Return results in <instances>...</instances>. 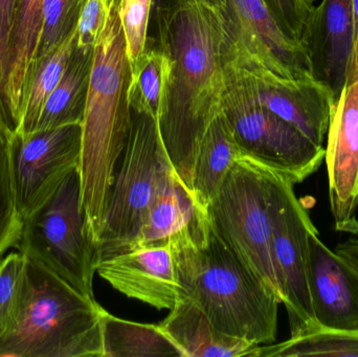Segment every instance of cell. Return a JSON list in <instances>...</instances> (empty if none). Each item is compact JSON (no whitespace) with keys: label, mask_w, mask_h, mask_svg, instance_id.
I'll return each mask as SVG.
<instances>
[{"label":"cell","mask_w":358,"mask_h":357,"mask_svg":"<svg viewBox=\"0 0 358 357\" xmlns=\"http://www.w3.org/2000/svg\"><path fill=\"white\" fill-rule=\"evenodd\" d=\"M104 357H182L159 325L142 324L105 314Z\"/></svg>","instance_id":"cell-22"},{"label":"cell","mask_w":358,"mask_h":357,"mask_svg":"<svg viewBox=\"0 0 358 357\" xmlns=\"http://www.w3.org/2000/svg\"><path fill=\"white\" fill-rule=\"evenodd\" d=\"M131 66L119 14L113 0L108 21L94 48L87 103L82 123L79 172L85 230L96 249L107 201L131 125L128 99Z\"/></svg>","instance_id":"cell-3"},{"label":"cell","mask_w":358,"mask_h":357,"mask_svg":"<svg viewBox=\"0 0 358 357\" xmlns=\"http://www.w3.org/2000/svg\"><path fill=\"white\" fill-rule=\"evenodd\" d=\"M327 136L325 161L334 228L358 235V80L344 88L334 105Z\"/></svg>","instance_id":"cell-13"},{"label":"cell","mask_w":358,"mask_h":357,"mask_svg":"<svg viewBox=\"0 0 358 357\" xmlns=\"http://www.w3.org/2000/svg\"><path fill=\"white\" fill-rule=\"evenodd\" d=\"M224 13L229 54L240 66L283 78L313 77L304 46L283 31L265 0H224Z\"/></svg>","instance_id":"cell-11"},{"label":"cell","mask_w":358,"mask_h":357,"mask_svg":"<svg viewBox=\"0 0 358 357\" xmlns=\"http://www.w3.org/2000/svg\"><path fill=\"white\" fill-rule=\"evenodd\" d=\"M86 2L87 0H44L36 61L60 48L77 31Z\"/></svg>","instance_id":"cell-26"},{"label":"cell","mask_w":358,"mask_h":357,"mask_svg":"<svg viewBox=\"0 0 358 357\" xmlns=\"http://www.w3.org/2000/svg\"><path fill=\"white\" fill-rule=\"evenodd\" d=\"M310 291L317 328L358 331V272L327 247L317 228L309 234Z\"/></svg>","instance_id":"cell-16"},{"label":"cell","mask_w":358,"mask_h":357,"mask_svg":"<svg viewBox=\"0 0 358 357\" xmlns=\"http://www.w3.org/2000/svg\"><path fill=\"white\" fill-rule=\"evenodd\" d=\"M311 75L331 92L336 103L348 84L353 48V0H322L302 36Z\"/></svg>","instance_id":"cell-15"},{"label":"cell","mask_w":358,"mask_h":357,"mask_svg":"<svg viewBox=\"0 0 358 357\" xmlns=\"http://www.w3.org/2000/svg\"><path fill=\"white\" fill-rule=\"evenodd\" d=\"M178 1H179V0H153L152 10H151V18L155 17V15L159 14V13H161L162 10L169 8L172 4L176 3ZM206 1L210 2V3L213 4H216V6L224 8V0H206Z\"/></svg>","instance_id":"cell-35"},{"label":"cell","mask_w":358,"mask_h":357,"mask_svg":"<svg viewBox=\"0 0 358 357\" xmlns=\"http://www.w3.org/2000/svg\"><path fill=\"white\" fill-rule=\"evenodd\" d=\"M105 1L107 2L108 4H111V2H113V0H105Z\"/></svg>","instance_id":"cell-38"},{"label":"cell","mask_w":358,"mask_h":357,"mask_svg":"<svg viewBox=\"0 0 358 357\" xmlns=\"http://www.w3.org/2000/svg\"><path fill=\"white\" fill-rule=\"evenodd\" d=\"M334 251L358 272V239L349 238L345 242L338 245Z\"/></svg>","instance_id":"cell-34"},{"label":"cell","mask_w":358,"mask_h":357,"mask_svg":"<svg viewBox=\"0 0 358 357\" xmlns=\"http://www.w3.org/2000/svg\"><path fill=\"white\" fill-rule=\"evenodd\" d=\"M23 264L19 252L0 260V341L12 333L18 319Z\"/></svg>","instance_id":"cell-28"},{"label":"cell","mask_w":358,"mask_h":357,"mask_svg":"<svg viewBox=\"0 0 358 357\" xmlns=\"http://www.w3.org/2000/svg\"><path fill=\"white\" fill-rule=\"evenodd\" d=\"M305 1H306L307 3L310 4V6H313V1H315V0H305Z\"/></svg>","instance_id":"cell-37"},{"label":"cell","mask_w":358,"mask_h":357,"mask_svg":"<svg viewBox=\"0 0 358 357\" xmlns=\"http://www.w3.org/2000/svg\"><path fill=\"white\" fill-rule=\"evenodd\" d=\"M206 211L225 245L283 304V284L273 255L267 168L240 156Z\"/></svg>","instance_id":"cell-5"},{"label":"cell","mask_w":358,"mask_h":357,"mask_svg":"<svg viewBox=\"0 0 358 357\" xmlns=\"http://www.w3.org/2000/svg\"><path fill=\"white\" fill-rule=\"evenodd\" d=\"M94 48L76 45L58 85L44 105L36 130L83 123ZM35 130V131H36Z\"/></svg>","instance_id":"cell-21"},{"label":"cell","mask_w":358,"mask_h":357,"mask_svg":"<svg viewBox=\"0 0 358 357\" xmlns=\"http://www.w3.org/2000/svg\"><path fill=\"white\" fill-rule=\"evenodd\" d=\"M44 0H19L10 43V68L2 96L6 121L12 131L18 128L25 92L37 57Z\"/></svg>","instance_id":"cell-18"},{"label":"cell","mask_w":358,"mask_h":357,"mask_svg":"<svg viewBox=\"0 0 358 357\" xmlns=\"http://www.w3.org/2000/svg\"><path fill=\"white\" fill-rule=\"evenodd\" d=\"M153 0H119V14L123 25L130 66H134L148 44Z\"/></svg>","instance_id":"cell-29"},{"label":"cell","mask_w":358,"mask_h":357,"mask_svg":"<svg viewBox=\"0 0 358 357\" xmlns=\"http://www.w3.org/2000/svg\"><path fill=\"white\" fill-rule=\"evenodd\" d=\"M242 85L254 102L298 128L324 146L336 100L315 78H283L264 71L244 68L229 57Z\"/></svg>","instance_id":"cell-12"},{"label":"cell","mask_w":358,"mask_h":357,"mask_svg":"<svg viewBox=\"0 0 358 357\" xmlns=\"http://www.w3.org/2000/svg\"><path fill=\"white\" fill-rule=\"evenodd\" d=\"M358 357V331L317 328L279 344L260 346L257 357Z\"/></svg>","instance_id":"cell-25"},{"label":"cell","mask_w":358,"mask_h":357,"mask_svg":"<svg viewBox=\"0 0 358 357\" xmlns=\"http://www.w3.org/2000/svg\"><path fill=\"white\" fill-rule=\"evenodd\" d=\"M239 157L233 128L221 111L206 129L194 165L192 195L201 209L206 211Z\"/></svg>","instance_id":"cell-20"},{"label":"cell","mask_w":358,"mask_h":357,"mask_svg":"<svg viewBox=\"0 0 358 357\" xmlns=\"http://www.w3.org/2000/svg\"><path fill=\"white\" fill-rule=\"evenodd\" d=\"M268 170L273 249L284 289L292 335L317 328L310 291L309 234L315 228L308 211L296 197L294 184Z\"/></svg>","instance_id":"cell-9"},{"label":"cell","mask_w":358,"mask_h":357,"mask_svg":"<svg viewBox=\"0 0 358 357\" xmlns=\"http://www.w3.org/2000/svg\"><path fill=\"white\" fill-rule=\"evenodd\" d=\"M13 136V134H12ZM0 138V260L10 249H17L22 217L17 209L10 170V138Z\"/></svg>","instance_id":"cell-27"},{"label":"cell","mask_w":358,"mask_h":357,"mask_svg":"<svg viewBox=\"0 0 358 357\" xmlns=\"http://www.w3.org/2000/svg\"><path fill=\"white\" fill-rule=\"evenodd\" d=\"M17 249L94 298L96 261L86 234L79 168L63 180L43 205L23 218Z\"/></svg>","instance_id":"cell-6"},{"label":"cell","mask_w":358,"mask_h":357,"mask_svg":"<svg viewBox=\"0 0 358 357\" xmlns=\"http://www.w3.org/2000/svg\"><path fill=\"white\" fill-rule=\"evenodd\" d=\"M222 112L231 124L240 156L283 174L298 184L325 159V147L252 101L227 54Z\"/></svg>","instance_id":"cell-8"},{"label":"cell","mask_w":358,"mask_h":357,"mask_svg":"<svg viewBox=\"0 0 358 357\" xmlns=\"http://www.w3.org/2000/svg\"><path fill=\"white\" fill-rule=\"evenodd\" d=\"M171 71L169 57L159 48L147 44L131 67L128 99L131 110L159 121Z\"/></svg>","instance_id":"cell-23"},{"label":"cell","mask_w":358,"mask_h":357,"mask_svg":"<svg viewBox=\"0 0 358 357\" xmlns=\"http://www.w3.org/2000/svg\"><path fill=\"white\" fill-rule=\"evenodd\" d=\"M155 18L157 45L171 62L159 133L172 168L192 194L200 143L222 111L229 27L224 8L206 0H179Z\"/></svg>","instance_id":"cell-1"},{"label":"cell","mask_w":358,"mask_h":357,"mask_svg":"<svg viewBox=\"0 0 358 357\" xmlns=\"http://www.w3.org/2000/svg\"><path fill=\"white\" fill-rule=\"evenodd\" d=\"M19 0H0V96H3L10 68V43Z\"/></svg>","instance_id":"cell-32"},{"label":"cell","mask_w":358,"mask_h":357,"mask_svg":"<svg viewBox=\"0 0 358 357\" xmlns=\"http://www.w3.org/2000/svg\"><path fill=\"white\" fill-rule=\"evenodd\" d=\"M110 6L105 0H87L78 23L77 46H96L106 27Z\"/></svg>","instance_id":"cell-31"},{"label":"cell","mask_w":358,"mask_h":357,"mask_svg":"<svg viewBox=\"0 0 358 357\" xmlns=\"http://www.w3.org/2000/svg\"><path fill=\"white\" fill-rule=\"evenodd\" d=\"M96 272L115 291L157 310H171L180 300L169 241L105 256Z\"/></svg>","instance_id":"cell-14"},{"label":"cell","mask_w":358,"mask_h":357,"mask_svg":"<svg viewBox=\"0 0 358 357\" xmlns=\"http://www.w3.org/2000/svg\"><path fill=\"white\" fill-rule=\"evenodd\" d=\"M76 45L77 31L60 48L36 61L25 92L20 123L14 133L35 131L44 105L58 85Z\"/></svg>","instance_id":"cell-24"},{"label":"cell","mask_w":358,"mask_h":357,"mask_svg":"<svg viewBox=\"0 0 358 357\" xmlns=\"http://www.w3.org/2000/svg\"><path fill=\"white\" fill-rule=\"evenodd\" d=\"M283 31L302 43V36L313 6L305 0H265Z\"/></svg>","instance_id":"cell-30"},{"label":"cell","mask_w":358,"mask_h":357,"mask_svg":"<svg viewBox=\"0 0 358 357\" xmlns=\"http://www.w3.org/2000/svg\"><path fill=\"white\" fill-rule=\"evenodd\" d=\"M159 328L182 357H257L260 346L217 330L197 304L181 298Z\"/></svg>","instance_id":"cell-17"},{"label":"cell","mask_w":358,"mask_h":357,"mask_svg":"<svg viewBox=\"0 0 358 357\" xmlns=\"http://www.w3.org/2000/svg\"><path fill=\"white\" fill-rule=\"evenodd\" d=\"M181 298L199 306L213 326L254 345L278 335V296L252 275L225 245L208 213L169 239Z\"/></svg>","instance_id":"cell-2"},{"label":"cell","mask_w":358,"mask_h":357,"mask_svg":"<svg viewBox=\"0 0 358 357\" xmlns=\"http://www.w3.org/2000/svg\"><path fill=\"white\" fill-rule=\"evenodd\" d=\"M82 125L14 133L10 170L17 209L25 218L43 205L61 182L79 168Z\"/></svg>","instance_id":"cell-10"},{"label":"cell","mask_w":358,"mask_h":357,"mask_svg":"<svg viewBox=\"0 0 358 357\" xmlns=\"http://www.w3.org/2000/svg\"><path fill=\"white\" fill-rule=\"evenodd\" d=\"M357 80H358V0H353V48L348 84Z\"/></svg>","instance_id":"cell-33"},{"label":"cell","mask_w":358,"mask_h":357,"mask_svg":"<svg viewBox=\"0 0 358 357\" xmlns=\"http://www.w3.org/2000/svg\"><path fill=\"white\" fill-rule=\"evenodd\" d=\"M168 159L157 119L131 110L123 161L111 187L94 261L134 245Z\"/></svg>","instance_id":"cell-7"},{"label":"cell","mask_w":358,"mask_h":357,"mask_svg":"<svg viewBox=\"0 0 358 357\" xmlns=\"http://www.w3.org/2000/svg\"><path fill=\"white\" fill-rule=\"evenodd\" d=\"M206 212L208 211L197 205L193 195L179 180L168 159L138 237L129 249L168 242L172 236Z\"/></svg>","instance_id":"cell-19"},{"label":"cell","mask_w":358,"mask_h":357,"mask_svg":"<svg viewBox=\"0 0 358 357\" xmlns=\"http://www.w3.org/2000/svg\"><path fill=\"white\" fill-rule=\"evenodd\" d=\"M12 134L13 131L8 126V121H6L1 96H0V138H10Z\"/></svg>","instance_id":"cell-36"},{"label":"cell","mask_w":358,"mask_h":357,"mask_svg":"<svg viewBox=\"0 0 358 357\" xmlns=\"http://www.w3.org/2000/svg\"><path fill=\"white\" fill-rule=\"evenodd\" d=\"M106 310L24 256L18 319L0 357H104Z\"/></svg>","instance_id":"cell-4"}]
</instances>
